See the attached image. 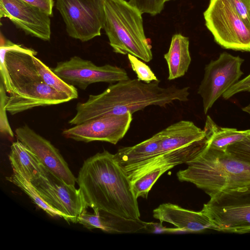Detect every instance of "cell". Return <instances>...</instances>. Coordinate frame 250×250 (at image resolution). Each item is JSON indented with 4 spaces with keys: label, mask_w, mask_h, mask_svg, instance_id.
I'll use <instances>...</instances> for the list:
<instances>
[{
    "label": "cell",
    "mask_w": 250,
    "mask_h": 250,
    "mask_svg": "<svg viewBox=\"0 0 250 250\" xmlns=\"http://www.w3.org/2000/svg\"><path fill=\"white\" fill-rule=\"evenodd\" d=\"M77 183L87 207L128 219L140 217L137 198L125 170L107 150L85 160Z\"/></svg>",
    "instance_id": "6da1fadb"
},
{
    "label": "cell",
    "mask_w": 250,
    "mask_h": 250,
    "mask_svg": "<svg viewBox=\"0 0 250 250\" xmlns=\"http://www.w3.org/2000/svg\"><path fill=\"white\" fill-rule=\"evenodd\" d=\"M159 83L129 79L112 84L99 94L89 95L85 102L78 103L68 123L75 125L108 115L132 114L149 105L166 107L176 101L188 100V87H164Z\"/></svg>",
    "instance_id": "7a4b0ae2"
},
{
    "label": "cell",
    "mask_w": 250,
    "mask_h": 250,
    "mask_svg": "<svg viewBox=\"0 0 250 250\" xmlns=\"http://www.w3.org/2000/svg\"><path fill=\"white\" fill-rule=\"evenodd\" d=\"M186 164V169L177 173L178 180L193 184L210 197L250 183V165L208 145Z\"/></svg>",
    "instance_id": "3957f363"
},
{
    "label": "cell",
    "mask_w": 250,
    "mask_h": 250,
    "mask_svg": "<svg viewBox=\"0 0 250 250\" xmlns=\"http://www.w3.org/2000/svg\"><path fill=\"white\" fill-rule=\"evenodd\" d=\"M104 28L114 52L131 54L145 62L153 58L145 35L142 13L125 0H103Z\"/></svg>",
    "instance_id": "277c9868"
},
{
    "label": "cell",
    "mask_w": 250,
    "mask_h": 250,
    "mask_svg": "<svg viewBox=\"0 0 250 250\" xmlns=\"http://www.w3.org/2000/svg\"><path fill=\"white\" fill-rule=\"evenodd\" d=\"M210 219L214 230L225 232H250V183L218 193L202 209Z\"/></svg>",
    "instance_id": "5b68a950"
},
{
    "label": "cell",
    "mask_w": 250,
    "mask_h": 250,
    "mask_svg": "<svg viewBox=\"0 0 250 250\" xmlns=\"http://www.w3.org/2000/svg\"><path fill=\"white\" fill-rule=\"evenodd\" d=\"M204 17L206 26L222 47L250 52V28L227 0H209Z\"/></svg>",
    "instance_id": "8992f818"
},
{
    "label": "cell",
    "mask_w": 250,
    "mask_h": 250,
    "mask_svg": "<svg viewBox=\"0 0 250 250\" xmlns=\"http://www.w3.org/2000/svg\"><path fill=\"white\" fill-rule=\"evenodd\" d=\"M56 7L70 37L85 42L101 36L104 22L103 0H57Z\"/></svg>",
    "instance_id": "52a82bcc"
},
{
    "label": "cell",
    "mask_w": 250,
    "mask_h": 250,
    "mask_svg": "<svg viewBox=\"0 0 250 250\" xmlns=\"http://www.w3.org/2000/svg\"><path fill=\"white\" fill-rule=\"evenodd\" d=\"M244 61L239 56L224 52L206 65L198 90L202 98L205 114L218 98L239 81L243 74L241 67Z\"/></svg>",
    "instance_id": "ba28073f"
},
{
    "label": "cell",
    "mask_w": 250,
    "mask_h": 250,
    "mask_svg": "<svg viewBox=\"0 0 250 250\" xmlns=\"http://www.w3.org/2000/svg\"><path fill=\"white\" fill-rule=\"evenodd\" d=\"M51 69L67 83L82 90L95 83H112L129 79L124 68L110 64L97 66L89 60L76 56L58 62Z\"/></svg>",
    "instance_id": "9c48e42d"
},
{
    "label": "cell",
    "mask_w": 250,
    "mask_h": 250,
    "mask_svg": "<svg viewBox=\"0 0 250 250\" xmlns=\"http://www.w3.org/2000/svg\"><path fill=\"white\" fill-rule=\"evenodd\" d=\"M32 183L43 199L61 212L68 223H78L79 216L87 208L80 188L66 184L48 170L44 176Z\"/></svg>",
    "instance_id": "30bf717a"
},
{
    "label": "cell",
    "mask_w": 250,
    "mask_h": 250,
    "mask_svg": "<svg viewBox=\"0 0 250 250\" xmlns=\"http://www.w3.org/2000/svg\"><path fill=\"white\" fill-rule=\"evenodd\" d=\"M132 120L130 112L108 115L75 125L64 130L62 135L77 141H103L116 145L127 133Z\"/></svg>",
    "instance_id": "8fae6325"
},
{
    "label": "cell",
    "mask_w": 250,
    "mask_h": 250,
    "mask_svg": "<svg viewBox=\"0 0 250 250\" xmlns=\"http://www.w3.org/2000/svg\"><path fill=\"white\" fill-rule=\"evenodd\" d=\"M8 18L26 34L48 41L50 16L40 8L21 0H0V18Z\"/></svg>",
    "instance_id": "7c38bea8"
},
{
    "label": "cell",
    "mask_w": 250,
    "mask_h": 250,
    "mask_svg": "<svg viewBox=\"0 0 250 250\" xmlns=\"http://www.w3.org/2000/svg\"><path fill=\"white\" fill-rule=\"evenodd\" d=\"M15 133L17 140L36 155L48 171L66 184L75 185L77 178L50 142L26 125L16 128Z\"/></svg>",
    "instance_id": "4fadbf2b"
},
{
    "label": "cell",
    "mask_w": 250,
    "mask_h": 250,
    "mask_svg": "<svg viewBox=\"0 0 250 250\" xmlns=\"http://www.w3.org/2000/svg\"><path fill=\"white\" fill-rule=\"evenodd\" d=\"M71 100L66 94L56 91L42 80L26 83L10 93L6 108L13 115L34 107L60 104Z\"/></svg>",
    "instance_id": "5bb4252c"
},
{
    "label": "cell",
    "mask_w": 250,
    "mask_h": 250,
    "mask_svg": "<svg viewBox=\"0 0 250 250\" xmlns=\"http://www.w3.org/2000/svg\"><path fill=\"white\" fill-rule=\"evenodd\" d=\"M208 145V136L186 146L161 153L160 154L125 170L131 182L155 169L164 167H174L187 163L199 155Z\"/></svg>",
    "instance_id": "9a60e30c"
},
{
    "label": "cell",
    "mask_w": 250,
    "mask_h": 250,
    "mask_svg": "<svg viewBox=\"0 0 250 250\" xmlns=\"http://www.w3.org/2000/svg\"><path fill=\"white\" fill-rule=\"evenodd\" d=\"M153 216L160 221L170 223L184 232H200L214 230L209 217L202 210L195 211L171 203L160 205L153 211Z\"/></svg>",
    "instance_id": "2e32d148"
},
{
    "label": "cell",
    "mask_w": 250,
    "mask_h": 250,
    "mask_svg": "<svg viewBox=\"0 0 250 250\" xmlns=\"http://www.w3.org/2000/svg\"><path fill=\"white\" fill-rule=\"evenodd\" d=\"M78 223L89 229H99L110 233L147 232V222L140 219H125L98 210L92 213L85 209L79 216Z\"/></svg>",
    "instance_id": "e0dca14e"
},
{
    "label": "cell",
    "mask_w": 250,
    "mask_h": 250,
    "mask_svg": "<svg viewBox=\"0 0 250 250\" xmlns=\"http://www.w3.org/2000/svg\"><path fill=\"white\" fill-rule=\"evenodd\" d=\"M159 133L161 137V153L186 146L206 136L204 129L198 127L192 122L187 120L174 123Z\"/></svg>",
    "instance_id": "ac0fdd59"
},
{
    "label": "cell",
    "mask_w": 250,
    "mask_h": 250,
    "mask_svg": "<svg viewBox=\"0 0 250 250\" xmlns=\"http://www.w3.org/2000/svg\"><path fill=\"white\" fill-rule=\"evenodd\" d=\"M9 159L13 172L31 183L44 176L47 172L36 155L18 140L11 146Z\"/></svg>",
    "instance_id": "d6986e66"
},
{
    "label": "cell",
    "mask_w": 250,
    "mask_h": 250,
    "mask_svg": "<svg viewBox=\"0 0 250 250\" xmlns=\"http://www.w3.org/2000/svg\"><path fill=\"white\" fill-rule=\"evenodd\" d=\"M160 141L161 137L158 132L135 146L120 148L114 154L115 159L125 169L161 153Z\"/></svg>",
    "instance_id": "ffe728a7"
},
{
    "label": "cell",
    "mask_w": 250,
    "mask_h": 250,
    "mask_svg": "<svg viewBox=\"0 0 250 250\" xmlns=\"http://www.w3.org/2000/svg\"><path fill=\"white\" fill-rule=\"evenodd\" d=\"M188 37L181 34L172 36L169 49L164 55L168 68V80L183 77L188 71L191 61Z\"/></svg>",
    "instance_id": "44dd1931"
},
{
    "label": "cell",
    "mask_w": 250,
    "mask_h": 250,
    "mask_svg": "<svg viewBox=\"0 0 250 250\" xmlns=\"http://www.w3.org/2000/svg\"><path fill=\"white\" fill-rule=\"evenodd\" d=\"M203 129L208 136V146L225 151L229 146L242 140L250 134V129L238 130L219 126L209 116L207 117Z\"/></svg>",
    "instance_id": "7402d4cb"
},
{
    "label": "cell",
    "mask_w": 250,
    "mask_h": 250,
    "mask_svg": "<svg viewBox=\"0 0 250 250\" xmlns=\"http://www.w3.org/2000/svg\"><path fill=\"white\" fill-rule=\"evenodd\" d=\"M6 179L25 192L40 208L52 217L63 218V215L50 206L42 197L35 186L19 173L13 172Z\"/></svg>",
    "instance_id": "603a6c76"
},
{
    "label": "cell",
    "mask_w": 250,
    "mask_h": 250,
    "mask_svg": "<svg viewBox=\"0 0 250 250\" xmlns=\"http://www.w3.org/2000/svg\"><path fill=\"white\" fill-rule=\"evenodd\" d=\"M35 56H33L34 63L41 77L46 84L58 92L66 94L72 100L78 97L77 89L74 86L64 82Z\"/></svg>",
    "instance_id": "cb8c5ba5"
},
{
    "label": "cell",
    "mask_w": 250,
    "mask_h": 250,
    "mask_svg": "<svg viewBox=\"0 0 250 250\" xmlns=\"http://www.w3.org/2000/svg\"><path fill=\"white\" fill-rule=\"evenodd\" d=\"M173 167H167L155 169L139 177L131 182L136 198H147L149 191L159 178L165 172Z\"/></svg>",
    "instance_id": "d4e9b609"
},
{
    "label": "cell",
    "mask_w": 250,
    "mask_h": 250,
    "mask_svg": "<svg viewBox=\"0 0 250 250\" xmlns=\"http://www.w3.org/2000/svg\"><path fill=\"white\" fill-rule=\"evenodd\" d=\"M127 56L131 67L138 80L146 83L159 81L150 68L141 60L129 54Z\"/></svg>",
    "instance_id": "484cf974"
},
{
    "label": "cell",
    "mask_w": 250,
    "mask_h": 250,
    "mask_svg": "<svg viewBox=\"0 0 250 250\" xmlns=\"http://www.w3.org/2000/svg\"><path fill=\"white\" fill-rule=\"evenodd\" d=\"M226 151L239 160L250 165V134L229 146Z\"/></svg>",
    "instance_id": "4316f807"
},
{
    "label": "cell",
    "mask_w": 250,
    "mask_h": 250,
    "mask_svg": "<svg viewBox=\"0 0 250 250\" xmlns=\"http://www.w3.org/2000/svg\"><path fill=\"white\" fill-rule=\"evenodd\" d=\"M2 81L0 84V131L3 135L13 138L14 133L9 125L6 114V104L8 96Z\"/></svg>",
    "instance_id": "83f0119b"
},
{
    "label": "cell",
    "mask_w": 250,
    "mask_h": 250,
    "mask_svg": "<svg viewBox=\"0 0 250 250\" xmlns=\"http://www.w3.org/2000/svg\"><path fill=\"white\" fill-rule=\"evenodd\" d=\"M129 2L138 8L143 14L155 16L163 10L164 0H129Z\"/></svg>",
    "instance_id": "f1b7e54d"
},
{
    "label": "cell",
    "mask_w": 250,
    "mask_h": 250,
    "mask_svg": "<svg viewBox=\"0 0 250 250\" xmlns=\"http://www.w3.org/2000/svg\"><path fill=\"white\" fill-rule=\"evenodd\" d=\"M239 17L250 28V0H227Z\"/></svg>",
    "instance_id": "f546056e"
},
{
    "label": "cell",
    "mask_w": 250,
    "mask_h": 250,
    "mask_svg": "<svg viewBox=\"0 0 250 250\" xmlns=\"http://www.w3.org/2000/svg\"><path fill=\"white\" fill-rule=\"evenodd\" d=\"M243 92H250V74L233 85L223 94L222 97L228 100L234 95Z\"/></svg>",
    "instance_id": "4dcf8cb0"
},
{
    "label": "cell",
    "mask_w": 250,
    "mask_h": 250,
    "mask_svg": "<svg viewBox=\"0 0 250 250\" xmlns=\"http://www.w3.org/2000/svg\"><path fill=\"white\" fill-rule=\"evenodd\" d=\"M30 4L36 6L49 15H53V8L54 4L53 0H21Z\"/></svg>",
    "instance_id": "1f68e13d"
},
{
    "label": "cell",
    "mask_w": 250,
    "mask_h": 250,
    "mask_svg": "<svg viewBox=\"0 0 250 250\" xmlns=\"http://www.w3.org/2000/svg\"><path fill=\"white\" fill-rule=\"evenodd\" d=\"M242 110L243 111L247 113L250 116V103L247 106L244 107Z\"/></svg>",
    "instance_id": "d6a6232c"
},
{
    "label": "cell",
    "mask_w": 250,
    "mask_h": 250,
    "mask_svg": "<svg viewBox=\"0 0 250 250\" xmlns=\"http://www.w3.org/2000/svg\"><path fill=\"white\" fill-rule=\"evenodd\" d=\"M165 2H167V1H169V0H164Z\"/></svg>",
    "instance_id": "836d02e7"
}]
</instances>
